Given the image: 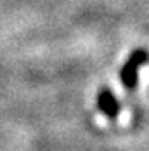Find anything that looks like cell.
Masks as SVG:
<instances>
[{
	"instance_id": "obj_1",
	"label": "cell",
	"mask_w": 149,
	"mask_h": 151,
	"mask_svg": "<svg viewBox=\"0 0 149 151\" xmlns=\"http://www.w3.org/2000/svg\"><path fill=\"white\" fill-rule=\"evenodd\" d=\"M149 63V54L144 49H135L120 70V82L128 92H134L139 83V70Z\"/></svg>"
},
{
	"instance_id": "obj_2",
	"label": "cell",
	"mask_w": 149,
	"mask_h": 151,
	"mask_svg": "<svg viewBox=\"0 0 149 151\" xmlns=\"http://www.w3.org/2000/svg\"><path fill=\"white\" fill-rule=\"evenodd\" d=\"M95 103H97V109L104 115L106 118H109V120H116V118L120 116L121 104H120L118 97L115 96V92L111 91V89L102 87L101 91L97 92Z\"/></svg>"
}]
</instances>
